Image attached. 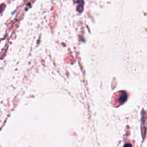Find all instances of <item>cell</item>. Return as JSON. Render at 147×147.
<instances>
[{"label": "cell", "mask_w": 147, "mask_h": 147, "mask_svg": "<svg viewBox=\"0 0 147 147\" xmlns=\"http://www.w3.org/2000/svg\"><path fill=\"white\" fill-rule=\"evenodd\" d=\"M123 147H131V145L130 144H126L124 145Z\"/></svg>", "instance_id": "1"}]
</instances>
